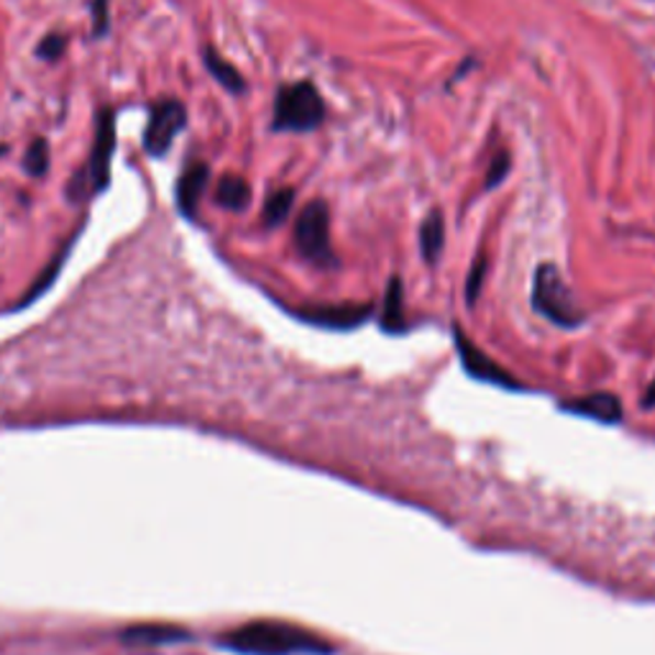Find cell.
<instances>
[{"instance_id":"3","label":"cell","mask_w":655,"mask_h":655,"mask_svg":"<svg viewBox=\"0 0 655 655\" xmlns=\"http://www.w3.org/2000/svg\"><path fill=\"white\" fill-rule=\"evenodd\" d=\"M325 119V103L315 85L295 82L285 85L275 100V131L306 134L315 131Z\"/></svg>"},{"instance_id":"20","label":"cell","mask_w":655,"mask_h":655,"mask_svg":"<svg viewBox=\"0 0 655 655\" xmlns=\"http://www.w3.org/2000/svg\"><path fill=\"white\" fill-rule=\"evenodd\" d=\"M62 49H65V38L62 36H49L46 38V42H42V46H38V57H44V59H57L59 54H62Z\"/></svg>"},{"instance_id":"8","label":"cell","mask_w":655,"mask_h":655,"mask_svg":"<svg viewBox=\"0 0 655 655\" xmlns=\"http://www.w3.org/2000/svg\"><path fill=\"white\" fill-rule=\"evenodd\" d=\"M369 315L371 306H354V302H346V306H313L300 310L302 321L331 328V331H348V328L362 325Z\"/></svg>"},{"instance_id":"2","label":"cell","mask_w":655,"mask_h":655,"mask_svg":"<svg viewBox=\"0 0 655 655\" xmlns=\"http://www.w3.org/2000/svg\"><path fill=\"white\" fill-rule=\"evenodd\" d=\"M533 308L537 315L558 328H579L584 323V310L576 302L564 275L553 264H541L535 269Z\"/></svg>"},{"instance_id":"14","label":"cell","mask_w":655,"mask_h":655,"mask_svg":"<svg viewBox=\"0 0 655 655\" xmlns=\"http://www.w3.org/2000/svg\"><path fill=\"white\" fill-rule=\"evenodd\" d=\"M206 65H208V69H210V75L215 77L218 82L223 85L225 90H231V92H244V77H241V73L236 67L231 65V62H225L221 54H218L213 46H208L206 49Z\"/></svg>"},{"instance_id":"12","label":"cell","mask_w":655,"mask_h":655,"mask_svg":"<svg viewBox=\"0 0 655 655\" xmlns=\"http://www.w3.org/2000/svg\"><path fill=\"white\" fill-rule=\"evenodd\" d=\"M443 244H446V223H443L441 210H433L420 225V252H423L428 264H435L443 254Z\"/></svg>"},{"instance_id":"9","label":"cell","mask_w":655,"mask_h":655,"mask_svg":"<svg viewBox=\"0 0 655 655\" xmlns=\"http://www.w3.org/2000/svg\"><path fill=\"white\" fill-rule=\"evenodd\" d=\"M560 410L574 412V415H584L597 420V423L618 425L622 420V404L614 395L610 392H595L587 397H576V400H568L560 404Z\"/></svg>"},{"instance_id":"21","label":"cell","mask_w":655,"mask_h":655,"mask_svg":"<svg viewBox=\"0 0 655 655\" xmlns=\"http://www.w3.org/2000/svg\"><path fill=\"white\" fill-rule=\"evenodd\" d=\"M96 36L106 34L108 29V0H96Z\"/></svg>"},{"instance_id":"5","label":"cell","mask_w":655,"mask_h":655,"mask_svg":"<svg viewBox=\"0 0 655 655\" xmlns=\"http://www.w3.org/2000/svg\"><path fill=\"white\" fill-rule=\"evenodd\" d=\"M454 341L458 351V362H462L464 371L469 374V377H474L477 381H487V385H495V387L520 389L512 374L502 369V366H499L487 351H481L458 325H454Z\"/></svg>"},{"instance_id":"17","label":"cell","mask_w":655,"mask_h":655,"mask_svg":"<svg viewBox=\"0 0 655 655\" xmlns=\"http://www.w3.org/2000/svg\"><path fill=\"white\" fill-rule=\"evenodd\" d=\"M49 169V144L46 142H34L26 152V171L34 177L46 175Z\"/></svg>"},{"instance_id":"22","label":"cell","mask_w":655,"mask_h":655,"mask_svg":"<svg viewBox=\"0 0 655 655\" xmlns=\"http://www.w3.org/2000/svg\"><path fill=\"white\" fill-rule=\"evenodd\" d=\"M643 408H655V385L648 389V392H645V397H643Z\"/></svg>"},{"instance_id":"10","label":"cell","mask_w":655,"mask_h":655,"mask_svg":"<svg viewBox=\"0 0 655 655\" xmlns=\"http://www.w3.org/2000/svg\"><path fill=\"white\" fill-rule=\"evenodd\" d=\"M208 179H210V169L202 162L190 164L185 175L179 177L177 206L185 215H190V218L195 215V210H198V206H200L202 192H206V187H208Z\"/></svg>"},{"instance_id":"15","label":"cell","mask_w":655,"mask_h":655,"mask_svg":"<svg viewBox=\"0 0 655 655\" xmlns=\"http://www.w3.org/2000/svg\"><path fill=\"white\" fill-rule=\"evenodd\" d=\"M295 202V190H277L264 206V223L267 225H279L290 215Z\"/></svg>"},{"instance_id":"11","label":"cell","mask_w":655,"mask_h":655,"mask_svg":"<svg viewBox=\"0 0 655 655\" xmlns=\"http://www.w3.org/2000/svg\"><path fill=\"white\" fill-rule=\"evenodd\" d=\"M381 328L387 333H400L404 331V290H402V279L392 277L387 285L385 292V302H381Z\"/></svg>"},{"instance_id":"1","label":"cell","mask_w":655,"mask_h":655,"mask_svg":"<svg viewBox=\"0 0 655 655\" xmlns=\"http://www.w3.org/2000/svg\"><path fill=\"white\" fill-rule=\"evenodd\" d=\"M223 648L238 655H333L325 637L292 622L256 620L221 637Z\"/></svg>"},{"instance_id":"13","label":"cell","mask_w":655,"mask_h":655,"mask_svg":"<svg viewBox=\"0 0 655 655\" xmlns=\"http://www.w3.org/2000/svg\"><path fill=\"white\" fill-rule=\"evenodd\" d=\"M215 200H218V206H223L229 210H244L248 202H252V190H248L244 177L225 175L221 182H218Z\"/></svg>"},{"instance_id":"16","label":"cell","mask_w":655,"mask_h":655,"mask_svg":"<svg viewBox=\"0 0 655 655\" xmlns=\"http://www.w3.org/2000/svg\"><path fill=\"white\" fill-rule=\"evenodd\" d=\"M187 637L185 633H179V630H167V628H136L126 633V641H134V643H142L146 645L149 641H157V643H169V641H182Z\"/></svg>"},{"instance_id":"18","label":"cell","mask_w":655,"mask_h":655,"mask_svg":"<svg viewBox=\"0 0 655 655\" xmlns=\"http://www.w3.org/2000/svg\"><path fill=\"white\" fill-rule=\"evenodd\" d=\"M485 277H487V254H479L469 271V279H466V302H469V306L477 302L481 285H485Z\"/></svg>"},{"instance_id":"7","label":"cell","mask_w":655,"mask_h":655,"mask_svg":"<svg viewBox=\"0 0 655 655\" xmlns=\"http://www.w3.org/2000/svg\"><path fill=\"white\" fill-rule=\"evenodd\" d=\"M185 121H187V111L179 100L175 98L162 100V103L152 111L149 126L144 131V149L149 152L152 157L167 154L171 142H175V136L185 129Z\"/></svg>"},{"instance_id":"6","label":"cell","mask_w":655,"mask_h":655,"mask_svg":"<svg viewBox=\"0 0 655 655\" xmlns=\"http://www.w3.org/2000/svg\"><path fill=\"white\" fill-rule=\"evenodd\" d=\"M115 146V115L113 111H100L98 113V126H96V142H92L90 152V167L82 175H77L88 185V190L98 192L106 190L108 177H111V157Z\"/></svg>"},{"instance_id":"19","label":"cell","mask_w":655,"mask_h":655,"mask_svg":"<svg viewBox=\"0 0 655 655\" xmlns=\"http://www.w3.org/2000/svg\"><path fill=\"white\" fill-rule=\"evenodd\" d=\"M507 171H510V154L507 152H499L495 162H491V167L487 171V190H495L497 185H502V179L507 177Z\"/></svg>"},{"instance_id":"4","label":"cell","mask_w":655,"mask_h":655,"mask_svg":"<svg viewBox=\"0 0 655 655\" xmlns=\"http://www.w3.org/2000/svg\"><path fill=\"white\" fill-rule=\"evenodd\" d=\"M295 244H298V252L318 267L335 264L331 248V213L323 200H313L302 208L298 223H295Z\"/></svg>"}]
</instances>
